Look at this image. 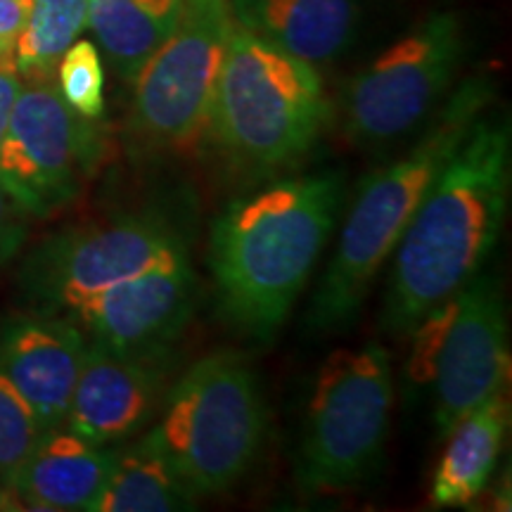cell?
Here are the masks:
<instances>
[{
	"label": "cell",
	"instance_id": "16",
	"mask_svg": "<svg viewBox=\"0 0 512 512\" xmlns=\"http://www.w3.org/2000/svg\"><path fill=\"white\" fill-rule=\"evenodd\" d=\"M235 24L299 60H335L356 27L354 0H228Z\"/></svg>",
	"mask_w": 512,
	"mask_h": 512
},
{
	"label": "cell",
	"instance_id": "12",
	"mask_svg": "<svg viewBox=\"0 0 512 512\" xmlns=\"http://www.w3.org/2000/svg\"><path fill=\"white\" fill-rule=\"evenodd\" d=\"M195 306L188 256L147 268L69 311L91 342L131 354L159 356L181 335Z\"/></svg>",
	"mask_w": 512,
	"mask_h": 512
},
{
	"label": "cell",
	"instance_id": "19",
	"mask_svg": "<svg viewBox=\"0 0 512 512\" xmlns=\"http://www.w3.org/2000/svg\"><path fill=\"white\" fill-rule=\"evenodd\" d=\"M197 498L147 432L136 444L114 451L110 477L93 512L192 510Z\"/></svg>",
	"mask_w": 512,
	"mask_h": 512
},
{
	"label": "cell",
	"instance_id": "24",
	"mask_svg": "<svg viewBox=\"0 0 512 512\" xmlns=\"http://www.w3.org/2000/svg\"><path fill=\"white\" fill-rule=\"evenodd\" d=\"M34 0H0V67L15 69V46Z\"/></svg>",
	"mask_w": 512,
	"mask_h": 512
},
{
	"label": "cell",
	"instance_id": "18",
	"mask_svg": "<svg viewBox=\"0 0 512 512\" xmlns=\"http://www.w3.org/2000/svg\"><path fill=\"white\" fill-rule=\"evenodd\" d=\"M185 0H88V24L121 79H136L174 34Z\"/></svg>",
	"mask_w": 512,
	"mask_h": 512
},
{
	"label": "cell",
	"instance_id": "5",
	"mask_svg": "<svg viewBox=\"0 0 512 512\" xmlns=\"http://www.w3.org/2000/svg\"><path fill=\"white\" fill-rule=\"evenodd\" d=\"M150 434L197 496L228 491L247 475L266 434L264 396L252 366L233 351L192 363Z\"/></svg>",
	"mask_w": 512,
	"mask_h": 512
},
{
	"label": "cell",
	"instance_id": "14",
	"mask_svg": "<svg viewBox=\"0 0 512 512\" xmlns=\"http://www.w3.org/2000/svg\"><path fill=\"white\" fill-rule=\"evenodd\" d=\"M86 347L83 330L69 316H22L0 330V373L46 432L64 425Z\"/></svg>",
	"mask_w": 512,
	"mask_h": 512
},
{
	"label": "cell",
	"instance_id": "7",
	"mask_svg": "<svg viewBox=\"0 0 512 512\" xmlns=\"http://www.w3.org/2000/svg\"><path fill=\"white\" fill-rule=\"evenodd\" d=\"M408 337L406 380L413 389H432L441 434L508 384V313L494 278L475 275L427 311Z\"/></svg>",
	"mask_w": 512,
	"mask_h": 512
},
{
	"label": "cell",
	"instance_id": "1",
	"mask_svg": "<svg viewBox=\"0 0 512 512\" xmlns=\"http://www.w3.org/2000/svg\"><path fill=\"white\" fill-rule=\"evenodd\" d=\"M510 181V121L482 112L396 242L384 330L411 335L427 311L479 275L505 223Z\"/></svg>",
	"mask_w": 512,
	"mask_h": 512
},
{
	"label": "cell",
	"instance_id": "4",
	"mask_svg": "<svg viewBox=\"0 0 512 512\" xmlns=\"http://www.w3.org/2000/svg\"><path fill=\"white\" fill-rule=\"evenodd\" d=\"M328 117L316 67L233 19L209 124L223 150L256 169H275L309 152Z\"/></svg>",
	"mask_w": 512,
	"mask_h": 512
},
{
	"label": "cell",
	"instance_id": "6",
	"mask_svg": "<svg viewBox=\"0 0 512 512\" xmlns=\"http://www.w3.org/2000/svg\"><path fill=\"white\" fill-rule=\"evenodd\" d=\"M392 403V361L382 344L332 351L306 406L299 484L311 494H332L370 477L382 458Z\"/></svg>",
	"mask_w": 512,
	"mask_h": 512
},
{
	"label": "cell",
	"instance_id": "13",
	"mask_svg": "<svg viewBox=\"0 0 512 512\" xmlns=\"http://www.w3.org/2000/svg\"><path fill=\"white\" fill-rule=\"evenodd\" d=\"M159 387L162 373L155 356L88 342L64 425L91 444H119L152 420Z\"/></svg>",
	"mask_w": 512,
	"mask_h": 512
},
{
	"label": "cell",
	"instance_id": "17",
	"mask_svg": "<svg viewBox=\"0 0 512 512\" xmlns=\"http://www.w3.org/2000/svg\"><path fill=\"white\" fill-rule=\"evenodd\" d=\"M505 430L508 399L491 396L475 411L463 415L446 432L448 444L432 477L430 498L437 508H465L482 494L496 470Z\"/></svg>",
	"mask_w": 512,
	"mask_h": 512
},
{
	"label": "cell",
	"instance_id": "9",
	"mask_svg": "<svg viewBox=\"0 0 512 512\" xmlns=\"http://www.w3.org/2000/svg\"><path fill=\"white\" fill-rule=\"evenodd\" d=\"M463 24L437 12L384 48L344 91V131L380 147L411 133L444 98L463 57Z\"/></svg>",
	"mask_w": 512,
	"mask_h": 512
},
{
	"label": "cell",
	"instance_id": "3",
	"mask_svg": "<svg viewBox=\"0 0 512 512\" xmlns=\"http://www.w3.org/2000/svg\"><path fill=\"white\" fill-rule=\"evenodd\" d=\"M491 100L494 86L486 76L463 81L406 155L358 183L335 254L311 302L313 330H335L356 316L434 176L458 150L479 114L489 110Z\"/></svg>",
	"mask_w": 512,
	"mask_h": 512
},
{
	"label": "cell",
	"instance_id": "21",
	"mask_svg": "<svg viewBox=\"0 0 512 512\" xmlns=\"http://www.w3.org/2000/svg\"><path fill=\"white\" fill-rule=\"evenodd\" d=\"M62 100L86 119L105 114V69L98 48L91 41H76L60 57L55 69Z\"/></svg>",
	"mask_w": 512,
	"mask_h": 512
},
{
	"label": "cell",
	"instance_id": "11",
	"mask_svg": "<svg viewBox=\"0 0 512 512\" xmlns=\"http://www.w3.org/2000/svg\"><path fill=\"white\" fill-rule=\"evenodd\" d=\"M91 121L53 81H22L0 143V181L29 216L53 214L76 197L95 152Z\"/></svg>",
	"mask_w": 512,
	"mask_h": 512
},
{
	"label": "cell",
	"instance_id": "8",
	"mask_svg": "<svg viewBox=\"0 0 512 512\" xmlns=\"http://www.w3.org/2000/svg\"><path fill=\"white\" fill-rule=\"evenodd\" d=\"M228 0H185L174 34L133 79L131 128L159 152H185L209 131L228 36Z\"/></svg>",
	"mask_w": 512,
	"mask_h": 512
},
{
	"label": "cell",
	"instance_id": "23",
	"mask_svg": "<svg viewBox=\"0 0 512 512\" xmlns=\"http://www.w3.org/2000/svg\"><path fill=\"white\" fill-rule=\"evenodd\" d=\"M27 216V209L0 181V268L8 264L27 240Z\"/></svg>",
	"mask_w": 512,
	"mask_h": 512
},
{
	"label": "cell",
	"instance_id": "25",
	"mask_svg": "<svg viewBox=\"0 0 512 512\" xmlns=\"http://www.w3.org/2000/svg\"><path fill=\"white\" fill-rule=\"evenodd\" d=\"M22 88V79L12 67H0V143H3L5 131H8L12 107Z\"/></svg>",
	"mask_w": 512,
	"mask_h": 512
},
{
	"label": "cell",
	"instance_id": "10",
	"mask_svg": "<svg viewBox=\"0 0 512 512\" xmlns=\"http://www.w3.org/2000/svg\"><path fill=\"white\" fill-rule=\"evenodd\" d=\"M178 235L157 216H124L64 230L38 245L22 266V292L48 311H72L107 287L181 259Z\"/></svg>",
	"mask_w": 512,
	"mask_h": 512
},
{
	"label": "cell",
	"instance_id": "2",
	"mask_svg": "<svg viewBox=\"0 0 512 512\" xmlns=\"http://www.w3.org/2000/svg\"><path fill=\"white\" fill-rule=\"evenodd\" d=\"M342 200L344 176L320 171L268 185L221 211L209 268L235 328L264 342L275 337L309 283Z\"/></svg>",
	"mask_w": 512,
	"mask_h": 512
},
{
	"label": "cell",
	"instance_id": "22",
	"mask_svg": "<svg viewBox=\"0 0 512 512\" xmlns=\"http://www.w3.org/2000/svg\"><path fill=\"white\" fill-rule=\"evenodd\" d=\"M43 434L46 430L31 411L27 399L0 373V479L5 484H12L19 467L24 465Z\"/></svg>",
	"mask_w": 512,
	"mask_h": 512
},
{
	"label": "cell",
	"instance_id": "20",
	"mask_svg": "<svg viewBox=\"0 0 512 512\" xmlns=\"http://www.w3.org/2000/svg\"><path fill=\"white\" fill-rule=\"evenodd\" d=\"M88 24V0H34L15 46L22 81H53L57 62Z\"/></svg>",
	"mask_w": 512,
	"mask_h": 512
},
{
	"label": "cell",
	"instance_id": "15",
	"mask_svg": "<svg viewBox=\"0 0 512 512\" xmlns=\"http://www.w3.org/2000/svg\"><path fill=\"white\" fill-rule=\"evenodd\" d=\"M112 460L110 448L57 427L38 439L10 489L34 508L93 512L110 477Z\"/></svg>",
	"mask_w": 512,
	"mask_h": 512
}]
</instances>
